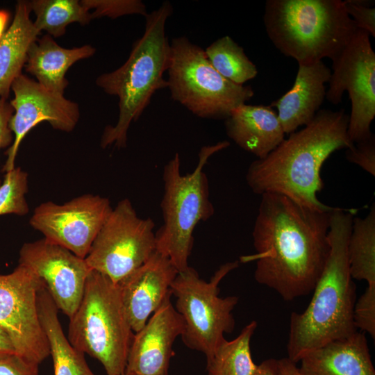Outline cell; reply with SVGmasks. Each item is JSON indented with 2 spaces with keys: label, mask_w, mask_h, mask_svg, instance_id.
I'll return each mask as SVG.
<instances>
[{
  "label": "cell",
  "mask_w": 375,
  "mask_h": 375,
  "mask_svg": "<svg viewBox=\"0 0 375 375\" xmlns=\"http://www.w3.org/2000/svg\"><path fill=\"white\" fill-rule=\"evenodd\" d=\"M260 196L252 232L256 253L241 261L256 260L255 280L283 300L308 295L328 255V233L334 209L313 210L277 193Z\"/></svg>",
  "instance_id": "cell-1"
},
{
  "label": "cell",
  "mask_w": 375,
  "mask_h": 375,
  "mask_svg": "<svg viewBox=\"0 0 375 375\" xmlns=\"http://www.w3.org/2000/svg\"><path fill=\"white\" fill-rule=\"evenodd\" d=\"M344 109H320L312 121L285 138L262 159L253 161L246 181L256 194L277 193L319 211H331L317 198L324 188L321 170L335 151L353 146L347 134Z\"/></svg>",
  "instance_id": "cell-2"
},
{
  "label": "cell",
  "mask_w": 375,
  "mask_h": 375,
  "mask_svg": "<svg viewBox=\"0 0 375 375\" xmlns=\"http://www.w3.org/2000/svg\"><path fill=\"white\" fill-rule=\"evenodd\" d=\"M357 210L335 208L331 213L329 252L312 297L303 312H292L290 318L287 358L296 364L308 352L358 331L353 322L356 286L347 257Z\"/></svg>",
  "instance_id": "cell-3"
},
{
  "label": "cell",
  "mask_w": 375,
  "mask_h": 375,
  "mask_svg": "<svg viewBox=\"0 0 375 375\" xmlns=\"http://www.w3.org/2000/svg\"><path fill=\"white\" fill-rule=\"evenodd\" d=\"M173 8L169 1L145 16V28L135 42L127 60L118 69L100 75L97 86L119 99V117L115 126H107L101 138L103 149L115 145L124 148L131 124L137 121L153 94L167 88L163 77L171 54L165 24Z\"/></svg>",
  "instance_id": "cell-4"
},
{
  "label": "cell",
  "mask_w": 375,
  "mask_h": 375,
  "mask_svg": "<svg viewBox=\"0 0 375 375\" xmlns=\"http://www.w3.org/2000/svg\"><path fill=\"white\" fill-rule=\"evenodd\" d=\"M267 34L299 65L334 59L358 29L340 0H267Z\"/></svg>",
  "instance_id": "cell-5"
},
{
  "label": "cell",
  "mask_w": 375,
  "mask_h": 375,
  "mask_svg": "<svg viewBox=\"0 0 375 375\" xmlns=\"http://www.w3.org/2000/svg\"><path fill=\"white\" fill-rule=\"evenodd\" d=\"M229 146V142L224 140L203 147L196 167L189 174H181L178 153L164 166L160 203L163 224L156 232V251L168 258L178 272L189 267L195 227L215 212L203 168L212 155Z\"/></svg>",
  "instance_id": "cell-6"
},
{
  "label": "cell",
  "mask_w": 375,
  "mask_h": 375,
  "mask_svg": "<svg viewBox=\"0 0 375 375\" xmlns=\"http://www.w3.org/2000/svg\"><path fill=\"white\" fill-rule=\"evenodd\" d=\"M134 333L117 284L91 270L80 305L69 317L70 344L99 360L107 375H122Z\"/></svg>",
  "instance_id": "cell-7"
},
{
  "label": "cell",
  "mask_w": 375,
  "mask_h": 375,
  "mask_svg": "<svg viewBox=\"0 0 375 375\" xmlns=\"http://www.w3.org/2000/svg\"><path fill=\"white\" fill-rule=\"evenodd\" d=\"M170 49L167 88L174 101L194 115L226 119L233 110L253 96L251 86L237 85L219 74L204 49L188 38H173Z\"/></svg>",
  "instance_id": "cell-8"
},
{
  "label": "cell",
  "mask_w": 375,
  "mask_h": 375,
  "mask_svg": "<svg viewBox=\"0 0 375 375\" xmlns=\"http://www.w3.org/2000/svg\"><path fill=\"white\" fill-rule=\"evenodd\" d=\"M239 266L238 260L222 265L209 281L201 279L190 266L178 272L171 285L176 299L174 308L184 322L181 336L190 349L210 358L225 340L224 334L235 328L232 312L238 297H219V284L231 271Z\"/></svg>",
  "instance_id": "cell-9"
},
{
  "label": "cell",
  "mask_w": 375,
  "mask_h": 375,
  "mask_svg": "<svg viewBox=\"0 0 375 375\" xmlns=\"http://www.w3.org/2000/svg\"><path fill=\"white\" fill-rule=\"evenodd\" d=\"M155 223L140 217L131 201L124 199L112 209L85 260L118 284L156 251Z\"/></svg>",
  "instance_id": "cell-10"
},
{
  "label": "cell",
  "mask_w": 375,
  "mask_h": 375,
  "mask_svg": "<svg viewBox=\"0 0 375 375\" xmlns=\"http://www.w3.org/2000/svg\"><path fill=\"white\" fill-rule=\"evenodd\" d=\"M370 35L358 29L338 55L332 60V70L326 92L333 105L341 103L348 92L351 101L347 134L357 143L370 138L375 117V53Z\"/></svg>",
  "instance_id": "cell-11"
},
{
  "label": "cell",
  "mask_w": 375,
  "mask_h": 375,
  "mask_svg": "<svg viewBox=\"0 0 375 375\" xmlns=\"http://www.w3.org/2000/svg\"><path fill=\"white\" fill-rule=\"evenodd\" d=\"M42 284L32 270L21 265L10 274H0V327L10 337L16 353L38 365L50 355L37 308Z\"/></svg>",
  "instance_id": "cell-12"
},
{
  "label": "cell",
  "mask_w": 375,
  "mask_h": 375,
  "mask_svg": "<svg viewBox=\"0 0 375 375\" xmlns=\"http://www.w3.org/2000/svg\"><path fill=\"white\" fill-rule=\"evenodd\" d=\"M112 209L109 199L85 194L62 204L40 203L29 224L44 238L85 258Z\"/></svg>",
  "instance_id": "cell-13"
},
{
  "label": "cell",
  "mask_w": 375,
  "mask_h": 375,
  "mask_svg": "<svg viewBox=\"0 0 375 375\" xmlns=\"http://www.w3.org/2000/svg\"><path fill=\"white\" fill-rule=\"evenodd\" d=\"M18 262L40 279L58 309L69 318L74 315L92 270L85 258L42 238L24 243L19 250Z\"/></svg>",
  "instance_id": "cell-14"
},
{
  "label": "cell",
  "mask_w": 375,
  "mask_h": 375,
  "mask_svg": "<svg viewBox=\"0 0 375 375\" xmlns=\"http://www.w3.org/2000/svg\"><path fill=\"white\" fill-rule=\"evenodd\" d=\"M11 90L14 98L10 103L14 112L9 121V128L14 134V138L5 153L7 159L3 170L6 173L15 167V158L20 144L34 126L46 121L56 130L71 132L80 117L77 103L62 94L49 91L22 74L14 80Z\"/></svg>",
  "instance_id": "cell-15"
},
{
  "label": "cell",
  "mask_w": 375,
  "mask_h": 375,
  "mask_svg": "<svg viewBox=\"0 0 375 375\" xmlns=\"http://www.w3.org/2000/svg\"><path fill=\"white\" fill-rule=\"evenodd\" d=\"M172 294L134 333L125 372L132 375H168L173 344L184 332V322L171 301Z\"/></svg>",
  "instance_id": "cell-16"
},
{
  "label": "cell",
  "mask_w": 375,
  "mask_h": 375,
  "mask_svg": "<svg viewBox=\"0 0 375 375\" xmlns=\"http://www.w3.org/2000/svg\"><path fill=\"white\" fill-rule=\"evenodd\" d=\"M178 271L166 256L158 251L117 285L134 333L140 331L167 297Z\"/></svg>",
  "instance_id": "cell-17"
},
{
  "label": "cell",
  "mask_w": 375,
  "mask_h": 375,
  "mask_svg": "<svg viewBox=\"0 0 375 375\" xmlns=\"http://www.w3.org/2000/svg\"><path fill=\"white\" fill-rule=\"evenodd\" d=\"M331 74V69L323 61L299 65L292 87L269 105L277 109L285 134L290 135L312 121L326 98V83Z\"/></svg>",
  "instance_id": "cell-18"
},
{
  "label": "cell",
  "mask_w": 375,
  "mask_h": 375,
  "mask_svg": "<svg viewBox=\"0 0 375 375\" xmlns=\"http://www.w3.org/2000/svg\"><path fill=\"white\" fill-rule=\"evenodd\" d=\"M299 362L301 375H375L363 332L357 331L313 349Z\"/></svg>",
  "instance_id": "cell-19"
},
{
  "label": "cell",
  "mask_w": 375,
  "mask_h": 375,
  "mask_svg": "<svg viewBox=\"0 0 375 375\" xmlns=\"http://www.w3.org/2000/svg\"><path fill=\"white\" fill-rule=\"evenodd\" d=\"M227 135L238 146L262 159L285 138L277 112L269 106L242 104L225 119Z\"/></svg>",
  "instance_id": "cell-20"
},
{
  "label": "cell",
  "mask_w": 375,
  "mask_h": 375,
  "mask_svg": "<svg viewBox=\"0 0 375 375\" xmlns=\"http://www.w3.org/2000/svg\"><path fill=\"white\" fill-rule=\"evenodd\" d=\"M94 53L95 49L90 45L63 48L47 34L31 44L24 68L44 88L63 95L69 83L65 78L68 69L76 62L90 58Z\"/></svg>",
  "instance_id": "cell-21"
},
{
  "label": "cell",
  "mask_w": 375,
  "mask_h": 375,
  "mask_svg": "<svg viewBox=\"0 0 375 375\" xmlns=\"http://www.w3.org/2000/svg\"><path fill=\"white\" fill-rule=\"evenodd\" d=\"M28 1H17L13 21L0 39V97L8 98L14 80L22 74L27 52L40 32L30 19Z\"/></svg>",
  "instance_id": "cell-22"
},
{
  "label": "cell",
  "mask_w": 375,
  "mask_h": 375,
  "mask_svg": "<svg viewBox=\"0 0 375 375\" xmlns=\"http://www.w3.org/2000/svg\"><path fill=\"white\" fill-rule=\"evenodd\" d=\"M37 308L41 326L48 339L54 375H95L84 353L75 349L65 337L55 303L43 283L37 293Z\"/></svg>",
  "instance_id": "cell-23"
},
{
  "label": "cell",
  "mask_w": 375,
  "mask_h": 375,
  "mask_svg": "<svg viewBox=\"0 0 375 375\" xmlns=\"http://www.w3.org/2000/svg\"><path fill=\"white\" fill-rule=\"evenodd\" d=\"M347 257L353 279L375 287V207L363 218L353 217L347 244Z\"/></svg>",
  "instance_id": "cell-24"
},
{
  "label": "cell",
  "mask_w": 375,
  "mask_h": 375,
  "mask_svg": "<svg viewBox=\"0 0 375 375\" xmlns=\"http://www.w3.org/2000/svg\"><path fill=\"white\" fill-rule=\"evenodd\" d=\"M257 328L252 321L233 340L226 339L206 359L208 375H253L257 369L252 359L250 342Z\"/></svg>",
  "instance_id": "cell-25"
},
{
  "label": "cell",
  "mask_w": 375,
  "mask_h": 375,
  "mask_svg": "<svg viewBox=\"0 0 375 375\" xmlns=\"http://www.w3.org/2000/svg\"><path fill=\"white\" fill-rule=\"evenodd\" d=\"M31 11L35 15L33 22L38 31H45L57 38L63 35L71 23L83 25L92 20L91 12L78 0L28 1Z\"/></svg>",
  "instance_id": "cell-26"
},
{
  "label": "cell",
  "mask_w": 375,
  "mask_h": 375,
  "mask_svg": "<svg viewBox=\"0 0 375 375\" xmlns=\"http://www.w3.org/2000/svg\"><path fill=\"white\" fill-rule=\"evenodd\" d=\"M206 56L215 69L227 80L240 85L258 74L256 65L244 49L230 36H223L205 49Z\"/></svg>",
  "instance_id": "cell-27"
},
{
  "label": "cell",
  "mask_w": 375,
  "mask_h": 375,
  "mask_svg": "<svg viewBox=\"0 0 375 375\" xmlns=\"http://www.w3.org/2000/svg\"><path fill=\"white\" fill-rule=\"evenodd\" d=\"M28 174L21 167L6 173L0 185V215L14 214L24 216L29 211L26 199Z\"/></svg>",
  "instance_id": "cell-28"
},
{
  "label": "cell",
  "mask_w": 375,
  "mask_h": 375,
  "mask_svg": "<svg viewBox=\"0 0 375 375\" xmlns=\"http://www.w3.org/2000/svg\"><path fill=\"white\" fill-rule=\"evenodd\" d=\"M81 3L91 12L92 19L108 17L115 19L127 15H147V8L140 0H82Z\"/></svg>",
  "instance_id": "cell-29"
},
{
  "label": "cell",
  "mask_w": 375,
  "mask_h": 375,
  "mask_svg": "<svg viewBox=\"0 0 375 375\" xmlns=\"http://www.w3.org/2000/svg\"><path fill=\"white\" fill-rule=\"evenodd\" d=\"M353 322L356 329L375 338V287L368 286L356 301Z\"/></svg>",
  "instance_id": "cell-30"
},
{
  "label": "cell",
  "mask_w": 375,
  "mask_h": 375,
  "mask_svg": "<svg viewBox=\"0 0 375 375\" xmlns=\"http://www.w3.org/2000/svg\"><path fill=\"white\" fill-rule=\"evenodd\" d=\"M348 15L358 29L375 37V8L372 1L366 0L343 1Z\"/></svg>",
  "instance_id": "cell-31"
},
{
  "label": "cell",
  "mask_w": 375,
  "mask_h": 375,
  "mask_svg": "<svg viewBox=\"0 0 375 375\" xmlns=\"http://www.w3.org/2000/svg\"><path fill=\"white\" fill-rule=\"evenodd\" d=\"M348 161L357 165L363 170L375 176V137L355 143L351 148L346 150Z\"/></svg>",
  "instance_id": "cell-32"
},
{
  "label": "cell",
  "mask_w": 375,
  "mask_h": 375,
  "mask_svg": "<svg viewBox=\"0 0 375 375\" xmlns=\"http://www.w3.org/2000/svg\"><path fill=\"white\" fill-rule=\"evenodd\" d=\"M38 365L17 353L0 354V375H39Z\"/></svg>",
  "instance_id": "cell-33"
},
{
  "label": "cell",
  "mask_w": 375,
  "mask_h": 375,
  "mask_svg": "<svg viewBox=\"0 0 375 375\" xmlns=\"http://www.w3.org/2000/svg\"><path fill=\"white\" fill-rule=\"evenodd\" d=\"M13 112L14 110L8 99L0 97V150L10 147L12 143V133L9 128V121Z\"/></svg>",
  "instance_id": "cell-34"
},
{
  "label": "cell",
  "mask_w": 375,
  "mask_h": 375,
  "mask_svg": "<svg viewBox=\"0 0 375 375\" xmlns=\"http://www.w3.org/2000/svg\"><path fill=\"white\" fill-rule=\"evenodd\" d=\"M253 375H281L278 360L269 358L258 365Z\"/></svg>",
  "instance_id": "cell-35"
},
{
  "label": "cell",
  "mask_w": 375,
  "mask_h": 375,
  "mask_svg": "<svg viewBox=\"0 0 375 375\" xmlns=\"http://www.w3.org/2000/svg\"><path fill=\"white\" fill-rule=\"evenodd\" d=\"M278 365L281 375H301L297 364L288 358L278 360Z\"/></svg>",
  "instance_id": "cell-36"
},
{
  "label": "cell",
  "mask_w": 375,
  "mask_h": 375,
  "mask_svg": "<svg viewBox=\"0 0 375 375\" xmlns=\"http://www.w3.org/2000/svg\"><path fill=\"white\" fill-rule=\"evenodd\" d=\"M16 353L8 335L0 327V354Z\"/></svg>",
  "instance_id": "cell-37"
},
{
  "label": "cell",
  "mask_w": 375,
  "mask_h": 375,
  "mask_svg": "<svg viewBox=\"0 0 375 375\" xmlns=\"http://www.w3.org/2000/svg\"><path fill=\"white\" fill-rule=\"evenodd\" d=\"M10 12L7 10H0V39L5 33V29L10 19Z\"/></svg>",
  "instance_id": "cell-38"
},
{
  "label": "cell",
  "mask_w": 375,
  "mask_h": 375,
  "mask_svg": "<svg viewBox=\"0 0 375 375\" xmlns=\"http://www.w3.org/2000/svg\"><path fill=\"white\" fill-rule=\"evenodd\" d=\"M122 375H132V374L125 372Z\"/></svg>",
  "instance_id": "cell-39"
}]
</instances>
